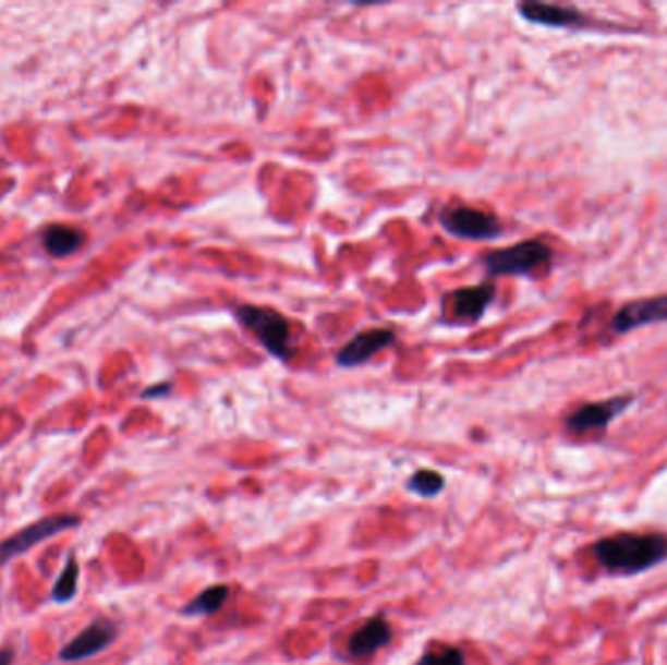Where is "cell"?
<instances>
[{"label":"cell","instance_id":"2e32d148","mask_svg":"<svg viewBox=\"0 0 667 665\" xmlns=\"http://www.w3.org/2000/svg\"><path fill=\"white\" fill-rule=\"evenodd\" d=\"M444 486L445 479L436 471H417L408 482V488L424 498H434L444 491Z\"/></svg>","mask_w":667,"mask_h":665},{"label":"cell","instance_id":"277c9868","mask_svg":"<svg viewBox=\"0 0 667 665\" xmlns=\"http://www.w3.org/2000/svg\"><path fill=\"white\" fill-rule=\"evenodd\" d=\"M78 523H81L78 516L56 513V516L39 519L29 527H24L22 531L0 543V566L19 558L24 553H28L29 548L44 543L47 539L59 535V533H65L69 529H74Z\"/></svg>","mask_w":667,"mask_h":665},{"label":"cell","instance_id":"7c38bea8","mask_svg":"<svg viewBox=\"0 0 667 665\" xmlns=\"http://www.w3.org/2000/svg\"><path fill=\"white\" fill-rule=\"evenodd\" d=\"M496 287L494 283H482V286L463 287L451 295L454 318L459 321H478L484 311L494 299Z\"/></svg>","mask_w":667,"mask_h":665},{"label":"cell","instance_id":"5bb4252c","mask_svg":"<svg viewBox=\"0 0 667 665\" xmlns=\"http://www.w3.org/2000/svg\"><path fill=\"white\" fill-rule=\"evenodd\" d=\"M227 600H229V588L227 585L207 588V590H204L197 597H194V600L185 605L184 615H192V617L214 615V613L221 609Z\"/></svg>","mask_w":667,"mask_h":665},{"label":"cell","instance_id":"4fadbf2b","mask_svg":"<svg viewBox=\"0 0 667 665\" xmlns=\"http://www.w3.org/2000/svg\"><path fill=\"white\" fill-rule=\"evenodd\" d=\"M84 232L69 225H51L44 232V246L56 258H66L83 246Z\"/></svg>","mask_w":667,"mask_h":665},{"label":"cell","instance_id":"9c48e42d","mask_svg":"<svg viewBox=\"0 0 667 665\" xmlns=\"http://www.w3.org/2000/svg\"><path fill=\"white\" fill-rule=\"evenodd\" d=\"M667 321V295L652 297V299H640L622 306L613 316V330L624 334L646 326V324L666 323Z\"/></svg>","mask_w":667,"mask_h":665},{"label":"cell","instance_id":"ba28073f","mask_svg":"<svg viewBox=\"0 0 667 665\" xmlns=\"http://www.w3.org/2000/svg\"><path fill=\"white\" fill-rule=\"evenodd\" d=\"M395 332L387 328H373L365 332L357 334L350 342L343 346L342 350L336 355V363L340 367H357L363 365L380 350H387L395 343Z\"/></svg>","mask_w":667,"mask_h":665},{"label":"cell","instance_id":"5b68a950","mask_svg":"<svg viewBox=\"0 0 667 665\" xmlns=\"http://www.w3.org/2000/svg\"><path fill=\"white\" fill-rule=\"evenodd\" d=\"M441 225L449 234L466 241H492L498 239L504 231V227L494 215L464 205H454L445 209L441 213Z\"/></svg>","mask_w":667,"mask_h":665},{"label":"cell","instance_id":"52a82bcc","mask_svg":"<svg viewBox=\"0 0 667 665\" xmlns=\"http://www.w3.org/2000/svg\"><path fill=\"white\" fill-rule=\"evenodd\" d=\"M630 402H632V397H617L611 400H603V402L584 404L566 418V425L574 434L603 430L611 424L615 418L622 414L630 407Z\"/></svg>","mask_w":667,"mask_h":665},{"label":"cell","instance_id":"d6986e66","mask_svg":"<svg viewBox=\"0 0 667 665\" xmlns=\"http://www.w3.org/2000/svg\"><path fill=\"white\" fill-rule=\"evenodd\" d=\"M12 660H14V652L10 648L0 650V665H12Z\"/></svg>","mask_w":667,"mask_h":665},{"label":"cell","instance_id":"e0dca14e","mask_svg":"<svg viewBox=\"0 0 667 665\" xmlns=\"http://www.w3.org/2000/svg\"><path fill=\"white\" fill-rule=\"evenodd\" d=\"M416 665H466L461 648L445 646L436 652H427L417 660Z\"/></svg>","mask_w":667,"mask_h":665},{"label":"cell","instance_id":"8992f818","mask_svg":"<svg viewBox=\"0 0 667 665\" xmlns=\"http://www.w3.org/2000/svg\"><path fill=\"white\" fill-rule=\"evenodd\" d=\"M118 638V625L111 619L100 617V619L93 620L86 629L81 630V634L66 644L59 657L63 662H83L88 657L98 656L102 654L104 650L116 642Z\"/></svg>","mask_w":667,"mask_h":665},{"label":"cell","instance_id":"ac0fdd59","mask_svg":"<svg viewBox=\"0 0 667 665\" xmlns=\"http://www.w3.org/2000/svg\"><path fill=\"white\" fill-rule=\"evenodd\" d=\"M168 392H170V385L165 383V385H158V387L147 388V390L143 392V398L165 397V395H168Z\"/></svg>","mask_w":667,"mask_h":665},{"label":"cell","instance_id":"3957f363","mask_svg":"<svg viewBox=\"0 0 667 665\" xmlns=\"http://www.w3.org/2000/svg\"><path fill=\"white\" fill-rule=\"evenodd\" d=\"M553 250L545 242L523 241L504 250H494L484 256V266L492 278L500 276H527L535 269L550 264Z\"/></svg>","mask_w":667,"mask_h":665},{"label":"cell","instance_id":"6da1fadb","mask_svg":"<svg viewBox=\"0 0 667 665\" xmlns=\"http://www.w3.org/2000/svg\"><path fill=\"white\" fill-rule=\"evenodd\" d=\"M597 563L609 573L634 576L667 558V536L662 533H619L593 545Z\"/></svg>","mask_w":667,"mask_h":665},{"label":"cell","instance_id":"30bf717a","mask_svg":"<svg viewBox=\"0 0 667 665\" xmlns=\"http://www.w3.org/2000/svg\"><path fill=\"white\" fill-rule=\"evenodd\" d=\"M392 640V627L385 617H373L348 640V654L355 660L371 657Z\"/></svg>","mask_w":667,"mask_h":665},{"label":"cell","instance_id":"9a60e30c","mask_svg":"<svg viewBox=\"0 0 667 665\" xmlns=\"http://www.w3.org/2000/svg\"><path fill=\"white\" fill-rule=\"evenodd\" d=\"M76 582H78V563H76V556L71 555L66 558L63 572L57 578L56 585H53V592H51L53 600L57 603L73 601L76 595Z\"/></svg>","mask_w":667,"mask_h":665},{"label":"cell","instance_id":"8fae6325","mask_svg":"<svg viewBox=\"0 0 667 665\" xmlns=\"http://www.w3.org/2000/svg\"><path fill=\"white\" fill-rule=\"evenodd\" d=\"M519 14L523 19L541 24V26H553V28H570V26H582L585 19L582 12L560 4H548V2H523L518 7Z\"/></svg>","mask_w":667,"mask_h":665},{"label":"cell","instance_id":"7a4b0ae2","mask_svg":"<svg viewBox=\"0 0 667 665\" xmlns=\"http://www.w3.org/2000/svg\"><path fill=\"white\" fill-rule=\"evenodd\" d=\"M234 316L256 336L259 346L268 351L269 355L281 361H291L295 350L291 342V326L286 316L279 315L274 309L256 305L237 306Z\"/></svg>","mask_w":667,"mask_h":665}]
</instances>
